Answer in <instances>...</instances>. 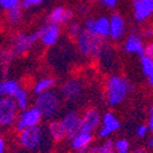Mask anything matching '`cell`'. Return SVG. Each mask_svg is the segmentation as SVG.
<instances>
[{"label": "cell", "mask_w": 153, "mask_h": 153, "mask_svg": "<svg viewBox=\"0 0 153 153\" xmlns=\"http://www.w3.org/2000/svg\"><path fill=\"white\" fill-rule=\"evenodd\" d=\"M141 36L145 38V39H153V27L152 26H147L142 30Z\"/></svg>", "instance_id": "obj_33"}, {"label": "cell", "mask_w": 153, "mask_h": 153, "mask_svg": "<svg viewBox=\"0 0 153 153\" xmlns=\"http://www.w3.org/2000/svg\"><path fill=\"white\" fill-rule=\"evenodd\" d=\"M47 134L50 138V141L53 142H61L62 140L66 138L65 131H64V127L60 120H55V119L49 120L47 125Z\"/></svg>", "instance_id": "obj_19"}, {"label": "cell", "mask_w": 153, "mask_h": 153, "mask_svg": "<svg viewBox=\"0 0 153 153\" xmlns=\"http://www.w3.org/2000/svg\"><path fill=\"white\" fill-rule=\"evenodd\" d=\"M17 134V142L20 147L28 152L41 151L43 148V145L45 143L47 137H49L47 130H44L41 125L28 127Z\"/></svg>", "instance_id": "obj_2"}, {"label": "cell", "mask_w": 153, "mask_h": 153, "mask_svg": "<svg viewBox=\"0 0 153 153\" xmlns=\"http://www.w3.org/2000/svg\"><path fill=\"white\" fill-rule=\"evenodd\" d=\"M22 7H16V9H12L10 11L6 12V19L7 22L11 25V26H17V25L22 21V16H23V12H22Z\"/></svg>", "instance_id": "obj_26"}, {"label": "cell", "mask_w": 153, "mask_h": 153, "mask_svg": "<svg viewBox=\"0 0 153 153\" xmlns=\"http://www.w3.org/2000/svg\"><path fill=\"white\" fill-rule=\"evenodd\" d=\"M109 22H110L109 39H111L113 42L121 41L125 37V33H126L125 19L120 14H118V12H114V14L109 17Z\"/></svg>", "instance_id": "obj_15"}, {"label": "cell", "mask_w": 153, "mask_h": 153, "mask_svg": "<svg viewBox=\"0 0 153 153\" xmlns=\"http://www.w3.org/2000/svg\"><path fill=\"white\" fill-rule=\"evenodd\" d=\"M145 38L140 33H130L124 39L123 49L126 54L142 56L145 52Z\"/></svg>", "instance_id": "obj_14"}, {"label": "cell", "mask_w": 153, "mask_h": 153, "mask_svg": "<svg viewBox=\"0 0 153 153\" xmlns=\"http://www.w3.org/2000/svg\"><path fill=\"white\" fill-rule=\"evenodd\" d=\"M22 0H0V9L4 11H10L12 9H16L21 6Z\"/></svg>", "instance_id": "obj_28"}, {"label": "cell", "mask_w": 153, "mask_h": 153, "mask_svg": "<svg viewBox=\"0 0 153 153\" xmlns=\"http://www.w3.org/2000/svg\"><path fill=\"white\" fill-rule=\"evenodd\" d=\"M100 123H102L100 111L94 107L87 108L81 114V130L80 131L94 134L96 131H98Z\"/></svg>", "instance_id": "obj_10"}, {"label": "cell", "mask_w": 153, "mask_h": 153, "mask_svg": "<svg viewBox=\"0 0 153 153\" xmlns=\"http://www.w3.org/2000/svg\"><path fill=\"white\" fill-rule=\"evenodd\" d=\"M83 27L86 31L93 33L94 36L102 38V39H107L109 38V31H110V22L109 17L107 16H99L96 19L88 17L85 21Z\"/></svg>", "instance_id": "obj_9"}, {"label": "cell", "mask_w": 153, "mask_h": 153, "mask_svg": "<svg viewBox=\"0 0 153 153\" xmlns=\"http://www.w3.org/2000/svg\"><path fill=\"white\" fill-rule=\"evenodd\" d=\"M98 59L100 61V65L103 68L111 69L117 62V55H115V52H114V48L105 44L103 50H102V53L99 54Z\"/></svg>", "instance_id": "obj_22"}, {"label": "cell", "mask_w": 153, "mask_h": 153, "mask_svg": "<svg viewBox=\"0 0 153 153\" xmlns=\"http://www.w3.org/2000/svg\"><path fill=\"white\" fill-rule=\"evenodd\" d=\"M60 123L64 127L66 138H72L81 130V114L76 110H69L60 118Z\"/></svg>", "instance_id": "obj_12"}, {"label": "cell", "mask_w": 153, "mask_h": 153, "mask_svg": "<svg viewBox=\"0 0 153 153\" xmlns=\"http://www.w3.org/2000/svg\"><path fill=\"white\" fill-rule=\"evenodd\" d=\"M14 100L17 105V108L20 110H25L27 109L28 107H31V96H30V92L26 90V88H21V90L15 94L14 97Z\"/></svg>", "instance_id": "obj_24"}, {"label": "cell", "mask_w": 153, "mask_h": 153, "mask_svg": "<svg viewBox=\"0 0 153 153\" xmlns=\"http://www.w3.org/2000/svg\"><path fill=\"white\" fill-rule=\"evenodd\" d=\"M85 91V86L83 82L79 79H68L62 82V85L60 86L59 93L61 96V98L66 102H75L80 99V97L83 94Z\"/></svg>", "instance_id": "obj_8"}, {"label": "cell", "mask_w": 153, "mask_h": 153, "mask_svg": "<svg viewBox=\"0 0 153 153\" xmlns=\"http://www.w3.org/2000/svg\"><path fill=\"white\" fill-rule=\"evenodd\" d=\"M61 96L59 92L50 90L42 94H38L34 99V107L41 111L43 119L52 120L61 109Z\"/></svg>", "instance_id": "obj_3"}, {"label": "cell", "mask_w": 153, "mask_h": 153, "mask_svg": "<svg viewBox=\"0 0 153 153\" xmlns=\"http://www.w3.org/2000/svg\"><path fill=\"white\" fill-rule=\"evenodd\" d=\"M149 127L147 124H141V125H138L137 126V129H136V137L138 138H146L148 135H149Z\"/></svg>", "instance_id": "obj_31"}, {"label": "cell", "mask_w": 153, "mask_h": 153, "mask_svg": "<svg viewBox=\"0 0 153 153\" xmlns=\"http://www.w3.org/2000/svg\"><path fill=\"white\" fill-rule=\"evenodd\" d=\"M55 85H56V80L54 77H52V76H44V77L38 79L34 82V85L32 87V92L36 96L42 94L44 92L53 90V88L55 87Z\"/></svg>", "instance_id": "obj_21"}, {"label": "cell", "mask_w": 153, "mask_h": 153, "mask_svg": "<svg viewBox=\"0 0 153 153\" xmlns=\"http://www.w3.org/2000/svg\"><path fill=\"white\" fill-rule=\"evenodd\" d=\"M132 12L137 22L143 23L149 17L153 16V1L147 0H134L132 1Z\"/></svg>", "instance_id": "obj_17"}, {"label": "cell", "mask_w": 153, "mask_h": 153, "mask_svg": "<svg viewBox=\"0 0 153 153\" xmlns=\"http://www.w3.org/2000/svg\"><path fill=\"white\" fill-rule=\"evenodd\" d=\"M75 41L79 53L87 59H98L99 54L102 53V50L105 45L104 39H102V38L94 36L93 33L86 30H83L82 33Z\"/></svg>", "instance_id": "obj_4"}, {"label": "cell", "mask_w": 153, "mask_h": 153, "mask_svg": "<svg viewBox=\"0 0 153 153\" xmlns=\"http://www.w3.org/2000/svg\"><path fill=\"white\" fill-rule=\"evenodd\" d=\"M130 153H148V151L145 149V148H135V149H132Z\"/></svg>", "instance_id": "obj_38"}, {"label": "cell", "mask_w": 153, "mask_h": 153, "mask_svg": "<svg viewBox=\"0 0 153 153\" xmlns=\"http://www.w3.org/2000/svg\"><path fill=\"white\" fill-rule=\"evenodd\" d=\"M143 55H146V56L153 59V41H149V42H147V43L145 44Z\"/></svg>", "instance_id": "obj_34"}, {"label": "cell", "mask_w": 153, "mask_h": 153, "mask_svg": "<svg viewBox=\"0 0 153 153\" xmlns=\"http://www.w3.org/2000/svg\"><path fill=\"white\" fill-rule=\"evenodd\" d=\"M15 56L12 55L11 53V49H4L0 52V64H3L4 66L9 65V64L11 62V60L14 59Z\"/></svg>", "instance_id": "obj_29"}, {"label": "cell", "mask_w": 153, "mask_h": 153, "mask_svg": "<svg viewBox=\"0 0 153 153\" xmlns=\"http://www.w3.org/2000/svg\"><path fill=\"white\" fill-rule=\"evenodd\" d=\"M37 42H39V34H38V31L32 32V33L20 32L15 36L14 41H12V45L10 48L11 53L15 58L16 56H22L23 54H26Z\"/></svg>", "instance_id": "obj_6"}, {"label": "cell", "mask_w": 153, "mask_h": 153, "mask_svg": "<svg viewBox=\"0 0 153 153\" xmlns=\"http://www.w3.org/2000/svg\"><path fill=\"white\" fill-rule=\"evenodd\" d=\"M147 1H153V0H147Z\"/></svg>", "instance_id": "obj_42"}, {"label": "cell", "mask_w": 153, "mask_h": 153, "mask_svg": "<svg viewBox=\"0 0 153 153\" xmlns=\"http://www.w3.org/2000/svg\"><path fill=\"white\" fill-rule=\"evenodd\" d=\"M140 68H141V71L145 75V77L147 79L148 85L153 87V59L142 55L140 59Z\"/></svg>", "instance_id": "obj_23"}, {"label": "cell", "mask_w": 153, "mask_h": 153, "mask_svg": "<svg viewBox=\"0 0 153 153\" xmlns=\"http://www.w3.org/2000/svg\"><path fill=\"white\" fill-rule=\"evenodd\" d=\"M43 3H44V0H22L21 1V7L25 9V10H28L31 7L39 6Z\"/></svg>", "instance_id": "obj_32"}, {"label": "cell", "mask_w": 153, "mask_h": 153, "mask_svg": "<svg viewBox=\"0 0 153 153\" xmlns=\"http://www.w3.org/2000/svg\"><path fill=\"white\" fill-rule=\"evenodd\" d=\"M74 19V11L65 7V6H55L53 10L48 14L47 22L62 26V25H68Z\"/></svg>", "instance_id": "obj_16"}, {"label": "cell", "mask_w": 153, "mask_h": 153, "mask_svg": "<svg viewBox=\"0 0 153 153\" xmlns=\"http://www.w3.org/2000/svg\"><path fill=\"white\" fill-rule=\"evenodd\" d=\"M99 1L103 4L104 6H107V7H109V9H114L117 5H118V3H119V0H99Z\"/></svg>", "instance_id": "obj_36"}, {"label": "cell", "mask_w": 153, "mask_h": 153, "mask_svg": "<svg viewBox=\"0 0 153 153\" xmlns=\"http://www.w3.org/2000/svg\"><path fill=\"white\" fill-rule=\"evenodd\" d=\"M153 134V132H152ZM148 147H151L152 149H153V135L151 136V138L148 140Z\"/></svg>", "instance_id": "obj_40"}, {"label": "cell", "mask_w": 153, "mask_h": 153, "mask_svg": "<svg viewBox=\"0 0 153 153\" xmlns=\"http://www.w3.org/2000/svg\"><path fill=\"white\" fill-rule=\"evenodd\" d=\"M79 9H80V12H81V14H86V12H88V10H87L86 6H80Z\"/></svg>", "instance_id": "obj_39"}, {"label": "cell", "mask_w": 153, "mask_h": 153, "mask_svg": "<svg viewBox=\"0 0 153 153\" xmlns=\"http://www.w3.org/2000/svg\"><path fill=\"white\" fill-rule=\"evenodd\" d=\"M38 34H39V42L44 47H54L61 37V28L58 25L53 23H45L38 30Z\"/></svg>", "instance_id": "obj_13"}, {"label": "cell", "mask_w": 153, "mask_h": 153, "mask_svg": "<svg viewBox=\"0 0 153 153\" xmlns=\"http://www.w3.org/2000/svg\"><path fill=\"white\" fill-rule=\"evenodd\" d=\"M117 151H125V152H130V142L126 138H118L117 141H114Z\"/></svg>", "instance_id": "obj_30"}, {"label": "cell", "mask_w": 153, "mask_h": 153, "mask_svg": "<svg viewBox=\"0 0 153 153\" xmlns=\"http://www.w3.org/2000/svg\"><path fill=\"white\" fill-rule=\"evenodd\" d=\"M121 127V123L118 117L113 111H105L102 115V123L98 129V137L100 138H109L111 135L118 132Z\"/></svg>", "instance_id": "obj_11"}, {"label": "cell", "mask_w": 153, "mask_h": 153, "mask_svg": "<svg viewBox=\"0 0 153 153\" xmlns=\"http://www.w3.org/2000/svg\"><path fill=\"white\" fill-rule=\"evenodd\" d=\"M22 86L17 80L14 79H5L0 81V98L10 97L14 98L15 94L21 90Z\"/></svg>", "instance_id": "obj_20"}, {"label": "cell", "mask_w": 153, "mask_h": 153, "mask_svg": "<svg viewBox=\"0 0 153 153\" xmlns=\"http://www.w3.org/2000/svg\"><path fill=\"white\" fill-rule=\"evenodd\" d=\"M147 125H148V127H149V131H151V132H153V104L149 107V110H148Z\"/></svg>", "instance_id": "obj_35"}, {"label": "cell", "mask_w": 153, "mask_h": 153, "mask_svg": "<svg viewBox=\"0 0 153 153\" xmlns=\"http://www.w3.org/2000/svg\"><path fill=\"white\" fill-rule=\"evenodd\" d=\"M42 120H43V117H42L41 111L38 110L34 105L33 107H28L27 109H25V110H20L19 117L16 119V123H15L14 127H15V130L17 132H20L22 130L28 129V127L41 125Z\"/></svg>", "instance_id": "obj_7"}, {"label": "cell", "mask_w": 153, "mask_h": 153, "mask_svg": "<svg viewBox=\"0 0 153 153\" xmlns=\"http://www.w3.org/2000/svg\"><path fill=\"white\" fill-rule=\"evenodd\" d=\"M20 109L17 108L14 98H0V129H7L14 126L19 117Z\"/></svg>", "instance_id": "obj_5"}, {"label": "cell", "mask_w": 153, "mask_h": 153, "mask_svg": "<svg viewBox=\"0 0 153 153\" xmlns=\"http://www.w3.org/2000/svg\"><path fill=\"white\" fill-rule=\"evenodd\" d=\"M90 152L91 153H117L115 145H114V140L105 138L100 145L91 147Z\"/></svg>", "instance_id": "obj_25"}, {"label": "cell", "mask_w": 153, "mask_h": 153, "mask_svg": "<svg viewBox=\"0 0 153 153\" xmlns=\"http://www.w3.org/2000/svg\"><path fill=\"white\" fill-rule=\"evenodd\" d=\"M83 30H85V27L81 25V22L72 20L70 23H68L66 32H68V36L71 38V39H76V38H77L82 33Z\"/></svg>", "instance_id": "obj_27"}, {"label": "cell", "mask_w": 153, "mask_h": 153, "mask_svg": "<svg viewBox=\"0 0 153 153\" xmlns=\"http://www.w3.org/2000/svg\"><path fill=\"white\" fill-rule=\"evenodd\" d=\"M93 142V134L80 131L70 138V147L75 153H87Z\"/></svg>", "instance_id": "obj_18"}, {"label": "cell", "mask_w": 153, "mask_h": 153, "mask_svg": "<svg viewBox=\"0 0 153 153\" xmlns=\"http://www.w3.org/2000/svg\"><path fill=\"white\" fill-rule=\"evenodd\" d=\"M87 153H91V152H90V151H88V152H87Z\"/></svg>", "instance_id": "obj_43"}, {"label": "cell", "mask_w": 153, "mask_h": 153, "mask_svg": "<svg viewBox=\"0 0 153 153\" xmlns=\"http://www.w3.org/2000/svg\"><path fill=\"white\" fill-rule=\"evenodd\" d=\"M117 153H130V152H125V151H117Z\"/></svg>", "instance_id": "obj_41"}, {"label": "cell", "mask_w": 153, "mask_h": 153, "mask_svg": "<svg viewBox=\"0 0 153 153\" xmlns=\"http://www.w3.org/2000/svg\"><path fill=\"white\" fill-rule=\"evenodd\" d=\"M134 90L132 82L124 75L113 74L108 76L104 85V96L109 107H118L127 99Z\"/></svg>", "instance_id": "obj_1"}, {"label": "cell", "mask_w": 153, "mask_h": 153, "mask_svg": "<svg viewBox=\"0 0 153 153\" xmlns=\"http://www.w3.org/2000/svg\"><path fill=\"white\" fill-rule=\"evenodd\" d=\"M6 152V140L4 136H0V153Z\"/></svg>", "instance_id": "obj_37"}]
</instances>
